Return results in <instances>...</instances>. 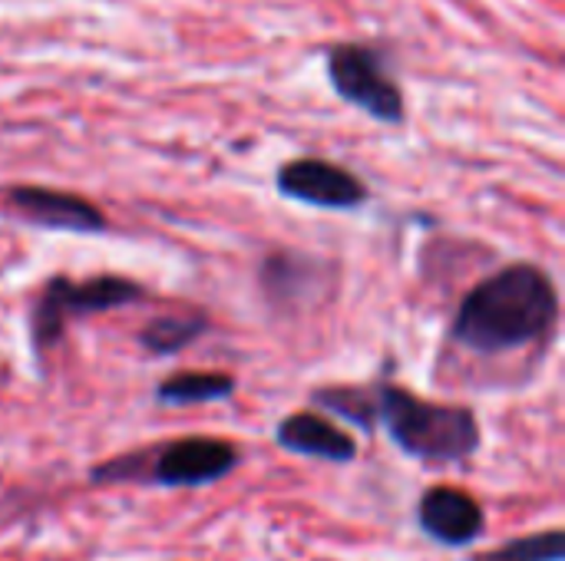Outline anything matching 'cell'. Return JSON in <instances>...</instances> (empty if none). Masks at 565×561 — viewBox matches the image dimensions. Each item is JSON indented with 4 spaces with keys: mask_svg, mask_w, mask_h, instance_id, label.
<instances>
[{
    "mask_svg": "<svg viewBox=\"0 0 565 561\" xmlns=\"http://www.w3.org/2000/svg\"><path fill=\"white\" fill-rule=\"evenodd\" d=\"M374 397V430L394 440L401 453L420 463H463L480 450V423L473 410L454 403L420 400L394 384H371Z\"/></svg>",
    "mask_w": 565,
    "mask_h": 561,
    "instance_id": "obj_2",
    "label": "cell"
},
{
    "mask_svg": "<svg viewBox=\"0 0 565 561\" xmlns=\"http://www.w3.org/2000/svg\"><path fill=\"white\" fill-rule=\"evenodd\" d=\"M470 561H565V532L563 529L533 532V536L503 542L493 552L473 555Z\"/></svg>",
    "mask_w": 565,
    "mask_h": 561,
    "instance_id": "obj_14",
    "label": "cell"
},
{
    "mask_svg": "<svg viewBox=\"0 0 565 561\" xmlns=\"http://www.w3.org/2000/svg\"><path fill=\"white\" fill-rule=\"evenodd\" d=\"M328 76L334 93L381 122H404V93L384 69L381 53L361 43H338L328 50Z\"/></svg>",
    "mask_w": 565,
    "mask_h": 561,
    "instance_id": "obj_5",
    "label": "cell"
},
{
    "mask_svg": "<svg viewBox=\"0 0 565 561\" xmlns=\"http://www.w3.org/2000/svg\"><path fill=\"white\" fill-rule=\"evenodd\" d=\"M242 453L235 443L218 436H182L152 450H136L99 463L89 479L96 486L113 483H142L159 489H199L225 479L238 466Z\"/></svg>",
    "mask_w": 565,
    "mask_h": 561,
    "instance_id": "obj_3",
    "label": "cell"
},
{
    "mask_svg": "<svg viewBox=\"0 0 565 561\" xmlns=\"http://www.w3.org/2000/svg\"><path fill=\"white\" fill-rule=\"evenodd\" d=\"M205 327L209 324L202 317H156L149 327H142L139 344L156 357H169L185 350L195 337H202Z\"/></svg>",
    "mask_w": 565,
    "mask_h": 561,
    "instance_id": "obj_12",
    "label": "cell"
},
{
    "mask_svg": "<svg viewBox=\"0 0 565 561\" xmlns=\"http://www.w3.org/2000/svg\"><path fill=\"white\" fill-rule=\"evenodd\" d=\"M417 522H420L424 536L444 549L473 546L487 529V516H483L480 503L467 489H457V486L427 489L417 506Z\"/></svg>",
    "mask_w": 565,
    "mask_h": 561,
    "instance_id": "obj_7",
    "label": "cell"
},
{
    "mask_svg": "<svg viewBox=\"0 0 565 561\" xmlns=\"http://www.w3.org/2000/svg\"><path fill=\"white\" fill-rule=\"evenodd\" d=\"M7 198L17 212H23L26 222H36L43 228L76 231V235L106 231V215L93 202H86L73 192H56L46 185H17L7 192Z\"/></svg>",
    "mask_w": 565,
    "mask_h": 561,
    "instance_id": "obj_8",
    "label": "cell"
},
{
    "mask_svg": "<svg viewBox=\"0 0 565 561\" xmlns=\"http://www.w3.org/2000/svg\"><path fill=\"white\" fill-rule=\"evenodd\" d=\"M311 278H318V268L298 255H271L262 268V284L271 301H298Z\"/></svg>",
    "mask_w": 565,
    "mask_h": 561,
    "instance_id": "obj_11",
    "label": "cell"
},
{
    "mask_svg": "<svg viewBox=\"0 0 565 561\" xmlns=\"http://www.w3.org/2000/svg\"><path fill=\"white\" fill-rule=\"evenodd\" d=\"M235 393V380L228 374H175L156 387V400L169 407H192V403H215Z\"/></svg>",
    "mask_w": 565,
    "mask_h": 561,
    "instance_id": "obj_10",
    "label": "cell"
},
{
    "mask_svg": "<svg viewBox=\"0 0 565 561\" xmlns=\"http://www.w3.org/2000/svg\"><path fill=\"white\" fill-rule=\"evenodd\" d=\"M275 443L295 456H308V460H321V463H334V466H344L358 456L354 436L318 413L285 417L275 427Z\"/></svg>",
    "mask_w": 565,
    "mask_h": 561,
    "instance_id": "obj_9",
    "label": "cell"
},
{
    "mask_svg": "<svg viewBox=\"0 0 565 561\" xmlns=\"http://www.w3.org/2000/svg\"><path fill=\"white\" fill-rule=\"evenodd\" d=\"M142 298V288L129 278H119V274H96L89 281H73V278H53L40 301L33 304V314H30V337H33V350L36 354H46L63 327H66V317H76V314H96V311H113V308H122V304H132Z\"/></svg>",
    "mask_w": 565,
    "mask_h": 561,
    "instance_id": "obj_4",
    "label": "cell"
},
{
    "mask_svg": "<svg viewBox=\"0 0 565 561\" xmlns=\"http://www.w3.org/2000/svg\"><path fill=\"white\" fill-rule=\"evenodd\" d=\"M311 400L321 410H328V413L361 427L364 433L374 430V397H371V387H321V390L311 393Z\"/></svg>",
    "mask_w": 565,
    "mask_h": 561,
    "instance_id": "obj_13",
    "label": "cell"
},
{
    "mask_svg": "<svg viewBox=\"0 0 565 561\" xmlns=\"http://www.w3.org/2000/svg\"><path fill=\"white\" fill-rule=\"evenodd\" d=\"M559 314L553 278L530 261L480 281L454 317V337L473 354H507L540 341Z\"/></svg>",
    "mask_w": 565,
    "mask_h": 561,
    "instance_id": "obj_1",
    "label": "cell"
},
{
    "mask_svg": "<svg viewBox=\"0 0 565 561\" xmlns=\"http://www.w3.org/2000/svg\"><path fill=\"white\" fill-rule=\"evenodd\" d=\"M275 185L285 198H295L315 208L348 212L367 202V185L354 172L328 159H291L278 169Z\"/></svg>",
    "mask_w": 565,
    "mask_h": 561,
    "instance_id": "obj_6",
    "label": "cell"
}]
</instances>
